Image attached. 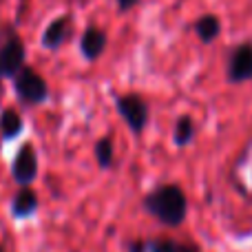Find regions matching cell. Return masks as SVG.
I'll use <instances>...</instances> for the list:
<instances>
[{
    "instance_id": "cell-1",
    "label": "cell",
    "mask_w": 252,
    "mask_h": 252,
    "mask_svg": "<svg viewBox=\"0 0 252 252\" xmlns=\"http://www.w3.org/2000/svg\"><path fill=\"white\" fill-rule=\"evenodd\" d=\"M144 210L151 217H155L159 223L170 228H177L184 223L188 215V199L186 192L177 184H161L153 188L142 201Z\"/></svg>"
},
{
    "instance_id": "cell-2",
    "label": "cell",
    "mask_w": 252,
    "mask_h": 252,
    "mask_svg": "<svg viewBox=\"0 0 252 252\" xmlns=\"http://www.w3.org/2000/svg\"><path fill=\"white\" fill-rule=\"evenodd\" d=\"M13 91H16L18 100L27 106H38L49 100V84L33 66H22L20 73L13 78Z\"/></svg>"
},
{
    "instance_id": "cell-3",
    "label": "cell",
    "mask_w": 252,
    "mask_h": 252,
    "mask_svg": "<svg viewBox=\"0 0 252 252\" xmlns=\"http://www.w3.org/2000/svg\"><path fill=\"white\" fill-rule=\"evenodd\" d=\"M27 51L25 42L16 31H9L4 40H0V91H2V80L16 78L20 69L25 66Z\"/></svg>"
},
{
    "instance_id": "cell-4",
    "label": "cell",
    "mask_w": 252,
    "mask_h": 252,
    "mask_svg": "<svg viewBox=\"0 0 252 252\" xmlns=\"http://www.w3.org/2000/svg\"><path fill=\"white\" fill-rule=\"evenodd\" d=\"M115 109H118V115L126 122V126L130 128L133 135H142L144 128L148 124V118H151V111H148V104L139 93H124V95L115 97Z\"/></svg>"
},
{
    "instance_id": "cell-5",
    "label": "cell",
    "mask_w": 252,
    "mask_h": 252,
    "mask_svg": "<svg viewBox=\"0 0 252 252\" xmlns=\"http://www.w3.org/2000/svg\"><path fill=\"white\" fill-rule=\"evenodd\" d=\"M40 161H38V148L31 142H25L11 159V177L18 186H31L38 179Z\"/></svg>"
},
{
    "instance_id": "cell-6",
    "label": "cell",
    "mask_w": 252,
    "mask_h": 252,
    "mask_svg": "<svg viewBox=\"0 0 252 252\" xmlns=\"http://www.w3.org/2000/svg\"><path fill=\"white\" fill-rule=\"evenodd\" d=\"M226 75L230 84H244L252 80V42H244L230 51Z\"/></svg>"
},
{
    "instance_id": "cell-7",
    "label": "cell",
    "mask_w": 252,
    "mask_h": 252,
    "mask_svg": "<svg viewBox=\"0 0 252 252\" xmlns=\"http://www.w3.org/2000/svg\"><path fill=\"white\" fill-rule=\"evenodd\" d=\"M38 208H40V197L31 186H22L11 199V217L16 221L33 217L38 213Z\"/></svg>"
},
{
    "instance_id": "cell-8",
    "label": "cell",
    "mask_w": 252,
    "mask_h": 252,
    "mask_svg": "<svg viewBox=\"0 0 252 252\" xmlns=\"http://www.w3.org/2000/svg\"><path fill=\"white\" fill-rule=\"evenodd\" d=\"M106 42H109L106 31H102L100 27H87L84 33H82V38H80V51H82V58L89 60V62H95L97 58L104 53Z\"/></svg>"
},
{
    "instance_id": "cell-9",
    "label": "cell",
    "mask_w": 252,
    "mask_h": 252,
    "mask_svg": "<svg viewBox=\"0 0 252 252\" xmlns=\"http://www.w3.org/2000/svg\"><path fill=\"white\" fill-rule=\"evenodd\" d=\"M69 35H71V16L64 13V16L56 18V20H51L47 25V29L42 33V47L47 51H56L66 42Z\"/></svg>"
},
{
    "instance_id": "cell-10",
    "label": "cell",
    "mask_w": 252,
    "mask_h": 252,
    "mask_svg": "<svg viewBox=\"0 0 252 252\" xmlns=\"http://www.w3.org/2000/svg\"><path fill=\"white\" fill-rule=\"evenodd\" d=\"M25 130V120L16 109H2L0 113V139L2 142H13L20 137Z\"/></svg>"
},
{
    "instance_id": "cell-11",
    "label": "cell",
    "mask_w": 252,
    "mask_h": 252,
    "mask_svg": "<svg viewBox=\"0 0 252 252\" xmlns=\"http://www.w3.org/2000/svg\"><path fill=\"white\" fill-rule=\"evenodd\" d=\"M192 29H195L197 38H199L201 42L210 44L219 38V33H221V20H219L217 16H213V13H206V16L197 18Z\"/></svg>"
},
{
    "instance_id": "cell-12",
    "label": "cell",
    "mask_w": 252,
    "mask_h": 252,
    "mask_svg": "<svg viewBox=\"0 0 252 252\" xmlns=\"http://www.w3.org/2000/svg\"><path fill=\"white\" fill-rule=\"evenodd\" d=\"M93 155H95V161H97V166H100L102 170H109L111 166H113V161H115V146H113L111 135H104V137L97 139L95 146H93Z\"/></svg>"
},
{
    "instance_id": "cell-13",
    "label": "cell",
    "mask_w": 252,
    "mask_h": 252,
    "mask_svg": "<svg viewBox=\"0 0 252 252\" xmlns=\"http://www.w3.org/2000/svg\"><path fill=\"white\" fill-rule=\"evenodd\" d=\"M195 137V122H192L190 115H182V118L175 122V130H173V142L177 148H186L188 144Z\"/></svg>"
},
{
    "instance_id": "cell-14",
    "label": "cell",
    "mask_w": 252,
    "mask_h": 252,
    "mask_svg": "<svg viewBox=\"0 0 252 252\" xmlns=\"http://www.w3.org/2000/svg\"><path fill=\"white\" fill-rule=\"evenodd\" d=\"M177 241L168 239V237H157V239L146 241V252H177Z\"/></svg>"
},
{
    "instance_id": "cell-15",
    "label": "cell",
    "mask_w": 252,
    "mask_h": 252,
    "mask_svg": "<svg viewBox=\"0 0 252 252\" xmlns=\"http://www.w3.org/2000/svg\"><path fill=\"white\" fill-rule=\"evenodd\" d=\"M118 2V11L124 13V11H130V9H135L139 4V0H115Z\"/></svg>"
},
{
    "instance_id": "cell-16",
    "label": "cell",
    "mask_w": 252,
    "mask_h": 252,
    "mask_svg": "<svg viewBox=\"0 0 252 252\" xmlns=\"http://www.w3.org/2000/svg\"><path fill=\"white\" fill-rule=\"evenodd\" d=\"M128 250L130 252H146V241H142V239L133 241V244L128 246Z\"/></svg>"
},
{
    "instance_id": "cell-17",
    "label": "cell",
    "mask_w": 252,
    "mask_h": 252,
    "mask_svg": "<svg viewBox=\"0 0 252 252\" xmlns=\"http://www.w3.org/2000/svg\"><path fill=\"white\" fill-rule=\"evenodd\" d=\"M177 252H199V248H197V246H192V244H179Z\"/></svg>"
},
{
    "instance_id": "cell-18",
    "label": "cell",
    "mask_w": 252,
    "mask_h": 252,
    "mask_svg": "<svg viewBox=\"0 0 252 252\" xmlns=\"http://www.w3.org/2000/svg\"><path fill=\"white\" fill-rule=\"evenodd\" d=\"M0 252H7V248H4V244H0Z\"/></svg>"
}]
</instances>
